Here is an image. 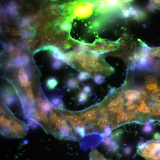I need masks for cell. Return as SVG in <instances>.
Segmentation results:
<instances>
[{"label":"cell","mask_w":160,"mask_h":160,"mask_svg":"<svg viewBox=\"0 0 160 160\" xmlns=\"http://www.w3.org/2000/svg\"><path fill=\"white\" fill-rule=\"evenodd\" d=\"M89 54L84 52H73L70 58V65L78 70H84L90 73L106 74L113 71V68L100 55Z\"/></svg>","instance_id":"cell-1"},{"label":"cell","mask_w":160,"mask_h":160,"mask_svg":"<svg viewBox=\"0 0 160 160\" xmlns=\"http://www.w3.org/2000/svg\"><path fill=\"white\" fill-rule=\"evenodd\" d=\"M28 127L25 122L5 111L0 115V132L6 137L21 138L27 134Z\"/></svg>","instance_id":"cell-2"},{"label":"cell","mask_w":160,"mask_h":160,"mask_svg":"<svg viewBox=\"0 0 160 160\" xmlns=\"http://www.w3.org/2000/svg\"><path fill=\"white\" fill-rule=\"evenodd\" d=\"M121 44V38L115 41H111L107 39H100L92 44H83L85 51L88 53L99 55L100 54L116 50Z\"/></svg>","instance_id":"cell-3"},{"label":"cell","mask_w":160,"mask_h":160,"mask_svg":"<svg viewBox=\"0 0 160 160\" xmlns=\"http://www.w3.org/2000/svg\"><path fill=\"white\" fill-rule=\"evenodd\" d=\"M145 87L147 91L151 93V95H154L160 92V85L158 81L154 77L148 76L145 82Z\"/></svg>","instance_id":"cell-4"},{"label":"cell","mask_w":160,"mask_h":160,"mask_svg":"<svg viewBox=\"0 0 160 160\" xmlns=\"http://www.w3.org/2000/svg\"><path fill=\"white\" fill-rule=\"evenodd\" d=\"M124 97L128 100L137 101L141 99V95L140 92L137 90L129 89L124 92Z\"/></svg>","instance_id":"cell-5"},{"label":"cell","mask_w":160,"mask_h":160,"mask_svg":"<svg viewBox=\"0 0 160 160\" xmlns=\"http://www.w3.org/2000/svg\"><path fill=\"white\" fill-rule=\"evenodd\" d=\"M63 115L69 122L72 126V130L73 129L75 130L76 126L79 125V124L82 123L81 120L79 117L75 115L68 114L66 113H64Z\"/></svg>","instance_id":"cell-6"},{"label":"cell","mask_w":160,"mask_h":160,"mask_svg":"<svg viewBox=\"0 0 160 160\" xmlns=\"http://www.w3.org/2000/svg\"><path fill=\"white\" fill-rule=\"evenodd\" d=\"M36 102L38 108L46 113L50 112L52 110L50 103L40 97L37 98Z\"/></svg>","instance_id":"cell-7"},{"label":"cell","mask_w":160,"mask_h":160,"mask_svg":"<svg viewBox=\"0 0 160 160\" xmlns=\"http://www.w3.org/2000/svg\"><path fill=\"white\" fill-rule=\"evenodd\" d=\"M3 96L4 103L8 105H12L17 100L10 90H8L5 91L3 94Z\"/></svg>","instance_id":"cell-8"},{"label":"cell","mask_w":160,"mask_h":160,"mask_svg":"<svg viewBox=\"0 0 160 160\" xmlns=\"http://www.w3.org/2000/svg\"><path fill=\"white\" fill-rule=\"evenodd\" d=\"M29 77L26 71L23 68H21L19 71L18 79L20 85L24 87L29 82Z\"/></svg>","instance_id":"cell-9"},{"label":"cell","mask_w":160,"mask_h":160,"mask_svg":"<svg viewBox=\"0 0 160 160\" xmlns=\"http://www.w3.org/2000/svg\"><path fill=\"white\" fill-rule=\"evenodd\" d=\"M79 83L75 78L72 77L68 79L65 83V86L69 89H75L78 87Z\"/></svg>","instance_id":"cell-10"},{"label":"cell","mask_w":160,"mask_h":160,"mask_svg":"<svg viewBox=\"0 0 160 160\" xmlns=\"http://www.w3.org/2000/svg\"><path fill=\"white\" fill-rule=\"evenodd\" d=\"M92 78V75L89 72L86 71H81L78 75L77 78L78 80L83 81Z\"/></svg>","instance_id":"cell-11"},{"label":"cell","mask_w":160,"mask_h":160,"mask_svg":"<svg viewBox=\"0 0 160 160\" xmlns=\"http://www.w3.org/2000/svg\"><path fill=\"white\" fill-rule=\"evenodd\" d=\"M50 103L52 105L59 108H63V104L61 100L57 97H54L50 100Z\"/></svg>","instance_id":"cell-12"},{"label":"cell","mask_w":160,"mask_h":160,"mask_svg":"<svg viewBox=\"0 0 160 160\" xmlns=\"http://www.w3.org/2000/svg\"><path fill=\"white\" fill-rule=\"evenodd\" d=\"M90 160H107L98 151L92 150L90 156Z\"/></svg>","instance_id":"cell-13"},{"label":"cell","mask_w":160,"mask_h":160,"mask_svg":"<svg viewBox=\"0 0 160 160\" xmlns=\"http://www.w3.org/2000/svg\"><path fill=\"white\" fill-rule=\"evenodd\" d=\"M58 84V81L55 78L53 77L49 78L46 81L47 87L50 89L54 88Z\"/></svg>","instance_id":"cell-14"},{"label":"cell","mask_w":160,"mask_h":160,"mask_svg":"<svg viewBox=\"0 0 160 160\" xmlns=\"http://www.w3.org/2000/svg\"><path fill=\"white\" fill-rule=\"evenodd\" d=\"M88 98V94L84 91L81 92L78 95V100L80 104H83L86 103L87 101Z\"/></svg>","instance_id":"cell-15"},{"label":"cell","mask_w":160,"mask_h":160,"mask_svg":"<svg viewBox=\"0 0 160 160\" xmlns=\"http://www.w3.org/2000/svg\"><path fill=\"white\" fill-rule=\"evenodd\" d=\"M93 79L96 84H100L104 82L105 78L100 74L97 73L94 76Z\"/></svg>","instance_id":"cell-16"},{"label":"cell","mask_w":160,"mask_h":160,"mask_svg":"<svg viewBox=\"0 0 160 160\" xmlns=\"http://www.w3.org/2000/svg\"><path fill=\"white\" fill-rule=\"evenodd\" d=\"M76 132L81 137H84L85 135V129L84 126L81 125L76 127L75 130Z\"/></svg>","instance_id":"cell-17"},{"label":"cell","mask_w":160,"mask_h":160,"mask_svg":"<svg viewBox=\"0 0 160 160\" xmlns=\"http://www.w3.org/2000/svg\"><path fill=\"white\" fill-rule=\"evenodd\" d=\"M63 61L62 60H55L52 63V67L55 69H58L60 68L63 65Z\"/></svg>","instance_id":"cell-18"},{"label":"cell","mask_w":160,"mask_h":160,"mask_svg":"<svg viewBox=\"0 0 160 160\" xmlns=\"http://www.w3.org/2000/svg\"><path fill=\"white\" fill-rule=\"evenodd\" d=\"M28 123L29 126L33 129L36 128L39 125L36 121L32 119H28Z\"/></svg>","instance_id":"cell-19"},{"label":"cell","mask_w":160,"mask_h":160,"mask_svg":"<svg viewBox=\"0 0 160 160\" xmlns=\"http://www.w3.org/2000/svg\"><path fill=\"white\" fill-rule=\"evenodd\" d=\"M26 94L33 103L35 105V101L32 89H31L27 90Z\"/></svg>","instance_id":"cell-20"},{"label":"cell","mask_w":160,"mask_h":160,"mask_svg":"<svg viewBox=\"0 0 160 160\" xmlns=\"http://www.w3.org/2000/svg\"><path fill=\"white\" fill-rule=\"evenodd\" d=\"M150 1L154 8L160 10V0H150Z\"/></svg>","instance_id":"cell-21"},{"label":"cell","mask_w":160,"mask_h":160,"mask_svg":"<svg viewBox=\"0 0 160 160\" xmlns=\"http://www.w3.org/2000/svg\"><path fill=\"white\" fill-rule=\"evenodd\" d=\"M83 90L84 92L87 94H90L92 91L91 87L89 85H85L83 88Z\"/></svg>","instance_id":"cell-22"},{"label":"cell","mask_w":160,"mask_h":160,"mask_svg":"<svg viewBox=\"0 0 160 160\" xmlns=\"http://www.w3.org/2000/svg\"><path fill=\"white\" fill-rule=\"evenodd\" d=\"M154 138L157 140H160V134L156 133L154 135Z\"/></svg>","instance_id":"cell-23"},{"label":"cell","mask_w":160,"mask_h":160,"mask_svg":"<svg viewBox=\"0 0 160 160\" xmlns=\"http://www.w3.org/2000/svg\"><path fill=\"white\" fill-rule=\"evenodd\" d=\"M116 89L114 88H112L110 89L109 91V94L111 95L115 91Z\"/></svg>","instance_id":"cell-24"}]
</instances>
